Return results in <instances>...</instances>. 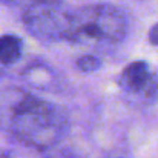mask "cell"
Returning <instances> with one entry per match:
<instances>
[{"label": "cell", "mask_w": 158, "mask_h": 158, "mask_svg": "<svg viewBox=\"0 0 158 158\" xmlns=\"http://www.w3.org/2000/svg\"><path fill=\"white\" fill-rule=\"evenodd\" d=\"M68 115L60 106L23 88L0 89V131L23 146L46 151L66 134Z\"/></svg>", "instance_id": "cell-1"}, {"label": "cell", "mask_w": 158, "mask_h": 158, "mask_svg": "<svg viewBox=\"0 0 158 158\" xmlns=\"http://www.w3.org/2000/svg\"><path fill=\"white\" fill-rule=\"evenodd\" d=\"M127 32L126 14L114 5L94 3L71 11L64 42L83 46H110Z\"/></svg>", "instance_id": "cell-2"}, {"label": "cell", "mask_w": 158, "mask_h": 158, "mask_svg": "<svg viewBox=\"0 0 158 158\" xmlns=\"http://www.w3.org/2000/svg\"><path fill=\"white\" fill-rule=\"evenodd\" d=\"M71 11L61 0H31L22 15L26 31L42 42H64Z\"/></svg>", "instance_id": "cell-3"}, {"label": "cell", "mask_w": 158, "mask_h": 158, "mask_svg": "<svg viewBox=\"0 0 158 158\" xmlns=\"http://www.w3.org/2000/svg\"><path fill=\"white\" fill-rule=\"evenodd\" d=\"M117 86L132 105H152L158 98V75L144 60L129 63L117 77Z\"/></svg>", "instance_id": "cell-4"}, {"label": "cell", "mask_w": 158, "mask_h": 158, "mask_svg": "<svg viewBox=\"0 0 158 158\" xmlns=\"http://www.w3.org/2000/svg\"><path fill=\"white\" fill-rule=\"evenodd\" d=\"M23 51V42L20 37L14 34L0 35V64H12L15 63Z\"/></svg>", "instance_id": "cell-5"}, {"label": "cell", "mask_w": 158, "mask_h": 158, "mask_svg": "<svg viewBox=\"0 0 158 158\" xmlns=\"http://www.w3.org/2000/svg\"><path fill=\"white\" fill-rule=\"evenodd\" d=\"M25 78L28 81H31V85L37 86V88H46L49 85H52V69H49L45 64H35L28 68L23 72Z\"/></svg>", "instance_id": "cell-6"}, {"label": "cell", "mask_w": 158, "mask_h": 158, "mask_svg": "<svg viewBox=\"0 0 158 158\" xmlns=\"http://www.w3.org/2000/svg\"><path fill=\"white\" fill-rule=\"evenodd\" d=\"M77 68L85 72V74H91V72H95L97 69H100L102 66V60L95 55H91V54H86V55H81L78 60H77Z\"/></svg>", "instance_id": "cell-7"}, {"label": "cell", "mask_w": 158, "mask_h": 158, "mask_svg": "<svg viewBox=\"0 0 158 158\" xmlns=\"http://www.w3.org/2000/svg\"><path fill=\"white\" fill-rule=\"evenodd\" d=\"M148 39H149V43H151V45L158 46V23H155V25L149 29V35H148Z\"/></svg>", "instance_id": "cell-8"}, {"label": "cell", "mask_w": 158, "mask_h": 158, "mask_svg": "<svg viewBox=\"0 0 158 158\" xmlns=\"http://www.w3.org/2000/svg\"><path fill=\"white\" fill-rule=\"evenodd\" d=\"M49 158H78V157H75L72 154H68V152H57V154H54L52 157Z\"/></svg>", "instance_id": "cell-9"}, {"label": "cell", "mask_w": 158, "mask_h": 158, "mask_svg": "<svg viewBox=\"0 0 158 158\" xmlns=\"http://www.w3.org/2000/svg\"><path fill=\"white\" fill-rule=\"evenodd\" d=\"M20 2H23V3L26 5V3H29L31 0H0V5H2V3H20Z\"/></svg>", "instance_id": "cell-10"}, {"label": "cell", "mask_w": 158, "mask_h": 158, "mask_svg": "<svg viewBox=\"0 0 158 158\" xmlns=\"http://www.w3.org/2000/svg\"><path fill=\"white\" fill-rule=\"evenodd\" d=\"M0 158H9V155H8L5 151H2V149H0Z\"/></svg>", "instance_id": "cell-11"}]
</instances>
